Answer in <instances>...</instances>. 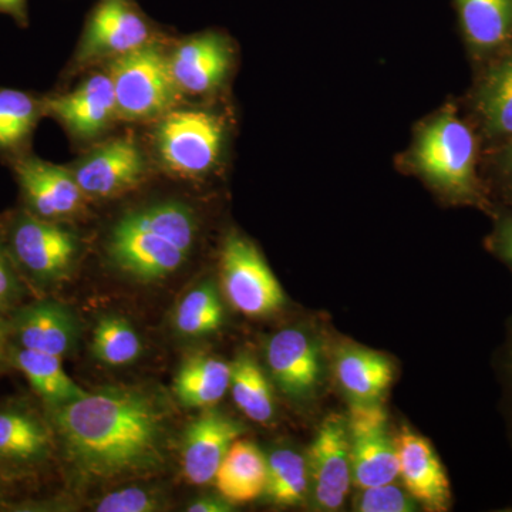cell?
Wrapping results in <instances>:
<instances>
[{
	"mask_svg": "<svg viewBox=\"0 0 512 512\" xmlns=\"http://www.w3.org/2000/svg\"><path fill=\"white\" fill-rule=\"evenodd\" d=\"M73 473L92 481L160 473L170 450V407L144 387H109L59 407H45Z\"/></svg>",
	"mask_w": 512,
	"mask_h": 512,
	"instance_id": "6da1fadb",
	"label": "cell"
},
{
	"mask_svg": "<svg viewBox=\"0 0 512 512\" xmlns=\"http://www.w3.org/2000/svg\"><path fill=\"white\" fill-rule=\"evenodd\" d=\"M197 234V218L188 205L157 202L117 221L107 241V254L131 278L158 281L187 262Z\"/></svg>",
	"mask_w": 512,
	"mask_h": 512,
	"instance_id": "7a4b0ae2",
	"label": "cell"
},
{
	"mask_svg": "<svg viewBox=\"0 0 512 512\" xmlns=\"http://www.w3.org/2000/svg\"><path fill=\"white\" fill-rule=\"evenodd\" d=\"M0 239L25 284L37 291H46L72 274L80 252L72 229L23 208L0 221Z\"/></svg>",
	"mask_w": 512,
	"mask_h": 512,
	"instance_id": "3957f363",
	"label": "cell"
},
{
	"mask_svg": "<svg viewBox=\"0 0 512 512\" xmlns=\"http://www.w3.org/2000/svg\"><path fill=\"white\" fill-rule=\"evenodd\" d=\"M109 76L116 94L117 117L144 121L163 117L177 100L170 56L157 42L111 60Z\"/></svg>",
	"mask_w": 512,
	"mask_h": 512,
	"instance_id": "277c9868",
	"label": "cell"
},
{
	"mask_svg": "<svg viewBox=\"0 0 512 512\" xmlns=\"http://www.w3.org/2000/svg\"><path fill=\"white\" fill-rule=\"evenodd\" d=\"M414 163L434 187L457 198L476 192V140L454 111H443L421 131Z\"/></svg>",
	"mask_w": 512,
	"mask_h": 512,
	"instance_id": "5b68a950",
	"label": "cell"
},
{
	"mask_svg": "<svg viewBox=\"0 0 512 512\" xmlns=\"http://www.w3.org/2000/svg\"><path fill=\"white\" fill-rule=\"evenodd\" d=\"M154 140L168 171L180 177H201L220 160L225 127L210 111H168L158 123Z\"/></svg>",
	"mask_w": 512,
	"mask_h": 512,
	"instance_id": "8992f818",
	"label": "cell"
},
{
	"mask_svg": "<svg viewBox=\"0 0 512 512\" xmlns=\"http://www.w3.org/2000/svg\"><path fill=\"white\" fill-rule=\"evenodd\" d=\"M221 281L228 302L251 318L274 315L285 305L284 289L264 256L239 235H232L225 242Z\"/></svg>",
	"mask_w": 512,
	"mask_h": 512,
	"instance_id": "52a82bcc",
	"label": "cell"
},
{
	"mask_svg": "<svg viewBox=\"0 0 512 512\" xmlns=\"http://www.w3.org/2000/svg\"><path fill=\"white\" fill-rule=\"evenodd\" d=\"M153 25L134 0H100L87 16L74 62L116 59L153 42Z\"/></svg>",
	"mask_w": 512,
	"mask_h": 512,
	"instance_id": "ba28073f",
	"label": "cell"
},
{
	"mask_svg": "<svg viewBox=\"0 0 512 512\" xmlns=\"http://www.w3.org/2000/svg\"><path fill=\"white\" fill-rule=\"evenodd\" d=\"M346 419L353 483L360 490L394 483L399 477L396 437L390 433L383 407L379 403L353 402Z\"/></svg>",
	"mask_w": 512,
	"mask_h": 512,
	"instance_id": "9c48e42d",
	"label": "cell"
},
{
	"mask_svg": "<svg viewBox=\"0 0 512 512\" xmlns=\"http://www.w3.org/2000/svg\"><path fill=\"white\" fill-rule=\"evenodd\" d=\"M23 210L42 220L62 222L79 214L86 204V194L77 184L72 170L40 160L32 154L10 163Z\"/></svg>",
	"mask_w": 512,
	"mask_h": 512,
	"instance_id": "30bf717a",
	"label": "cell"
},
{
	"mask_svg": "<svg viewBox=\"0 0 512 512\" xmlns=\"http://www.w3.org/2000/svg\"><path fill=\"white\" fill-rule=\"evenodd\" d=\"M56 448L46 412H37L26 400L0 406V464L10 473L28 476L45 466Z\"/></svg>",
	"mask_w": 512,
	"mask_h": 512,
	"instance_id": "8fae6325",
	"label": "cell"
},
{
	"mask_svg": "<svg viewBox=\"0 0 512 512\" xmlns=\"http://www.w3.org/2000/svg\"><path fill=\"white\" fill-rule=\"evenodd\" d=\"M308 468L316 507L340 510L353 483L346 417L333 413L322 421L309 451Z\"/></svg>",
	"mask_w": 512,
	"mask_h": 512,
	"instance_id": "7c38bea8",
	"label": "cell"
},
{
	"mask_svg": "<svg viewBox=\"0 0 512 512\" xmlns=\"http://www.w3.org/2000/svg\"><path fill=\"white\" fill-rule=\"evenodd\" d=\"M10 345L63 359L76 348L79 322L63 303L37 298L22 303L6 319Z\"/></svg>",
	"mask_w": 512,
	"mask_h": 512,
	"instance_id": "4fadbf2b",
	"label": "cell"
},
{
	"mask_svg": "<svg viewBox=\"0 0 512 512\" xmlns=\"http://www.w3.org/2000/svg\"><path fill=\"white\" fill-rule=\"evenodd\" d=\"M87 198H114L133 190L146 175V160L134 138H116L72 168Z\"/></svg>",
	"mask_w": 512,
	"mask_h": 512,
	"instance_id": "5bb4252c",
	"label": "cell"
},
{
	"mask_svg": "<svg viewBox=\"0 0 512 512\" xmlns=\"http://www.w3.org/2000/svg\"><path fill=\"white\" fill-rule=\"evenodd\" d=\"M52 117L73 137L90 140L103 134L117 117L116 94L109 74H94L72 92L43 99Z\"/></svg>",
	"mask_w": 512,
	"mask_h": 512,
	"instance_id": "9a60e30c",
	"label": "cell"
},
{
	"mask_svg": "<svg viewBox=\"0 0 512 512\" xmlns=\"http://www.w3.org/2000/svg\"><path fill=\"white\" fill-rule=\"evenodd\" d=\"M396 448L399 477L402 478L407 493L424 510H450L453 500L450 480L446 468L429 441L404 427L396 437Z\"/></svg>",
	"mask_w": 512,
	"mask_h": 512,
	"instance_id": "2e32d148",
	"label": "cell"
},
{
	"mask_svg": "<svg viewBox=\"0 0 512 512\" xmlns=\"http://www.w3.org/2000/svg\"><path fill=\"white\" fill-rule=\"evenodd\" d=\"M244 433V424L218 412L201 414L192 421L181 446L185 480L192 485L212 483L232 443Z\"/></svg>",
	"mask_w": 512,
	"mask_h": 512,
	"instance_id": "e0dca14e",
	"label": "cell"
},
{
	"mask_svg": "<svg viewBox=\"0 0 512 512\" xmlns=\"http://www.w3.org/2000/svg\"><path fill=\"white\" fill-rule=\"evenodd\" d=\"M266 365L276 386L292 399L315 392L322 360L315 340L301 329L279 330L266 345Z\"/></svg>",
	"mask_w": 512,
	"mask_h": 512,
	"instance_id": "ac0fdd59",
	"label": "cell"
},
{
	"mask_svg": "<svg viewBox=\"0 0 512 512\" xmlns=\"http://www.w3.org/2000/svg\"><path fill=\"white\" fill-rule=\"evenodd\" d=\"M232 64L227 37L205 32L184 40L170 56L171 73L180 92L201 96L224 83Z\"/></svg>",
	"mask_w": 512,
	"mask_h": 512,
	"instance_id": "d6986e66",
	"label": "cell"
},
{
	"mask_svg": "<svg viewBox=\"0 0 512 512\" xmlns=\"http://www.w3.org/2000/svg\"><path fill=\"white\" fill-rule=\"evenodd\" d=\"M336 377L357 403H379L394 379L389 357L363 346H342L336 355Z\"/></svg>",
	"mask_w": 512,
	"mask_h": 512,
	"instance_id": "ffe728a7",
	"label": "cell"
},
{
	"mask_svg": "<svg viewBox=\"0 0 512 512\" xmlns=\"http://www.w3.org/2000/svg\"><path fill=\"white\" fill-rule=\"evenodd\" d=\"M268 463L262 451L248 440H235L222 460L215 484L231 504H247L265 494Z\"/></svg>",
	"mask_w": 512,
	"mask_h": 512,
	"instance_id": "44dd1931",
	"label": "cell"
},
{
	"mask_svg": "<svg viewBox=\"0 0 512 512\" xmlns=\"http://www.w3.org/2000/svg\"><path fill=\"white\" fill-rule=\"evenodd\" d=\"M9 360L10 366L26 377L45 407L64 406L89 393L67 376L60 357L10 345Z\"/></svg>",
	"mask_w": 512,
	"mask_h": 512,
	"instance_id": "7402d4cb",
	"label": "cell"
},
{
	"mask_svg": "<svg viewBox=\"0 0 512 512\" xmlns=\"http://www.w3.org/2000/svg\"><path fill=\"white\" fill-rule=\"evenodd\" d=\"M231 386V365L220 357H188L174 379V394L188 409H202L220 403Z\"/></svg>",
	"mask_w": 512,
	"mask_h": 512,
	"instance_id": "603a6c76",
	"label": "cell"
},
{
	"mask_svg": "<svg viewBox=\"0 0 512 512\" xmlns=\"http://www.w3.org/2000/svg\"><path fill=\"white\" fill-rule=\"evenodd\" d=\"M45 101L22 90L0 87V156L9 163L26 156Z\"/></svg>",
	"mask_w": 512,
	"mask_h": 512,
	"instance_id": "cb8c5ba5",
	"label": "cell"
},
{
	"mask_svg": "<svg viewBox=\"0 0 512 512\" xmlns=\"http://www.w3.org/2000/svg\"><path fill=\"white\" fill-rule=\"evenodd\" d=\"M468 43L491 50L512 37V0H454Z\"/></svg>",
	"mask_w": 512,
	"mask_h": 512,
	"instance_id": "d4e9b609",
	"label": "cell"
},
{
	"mask_svg": "<svg viewBox=\"0 0 512 512\" xmlns=\"http://www.w3.org/2000/svg\"><path fill=\"white\" fill-rule=\"evenodd\" d=\"M232 399L248 419L269 423L275 417V394L264 370L251 355H239L231 363Z\"/></svg>",
	"mask_w": 512,
	"mask_h": 512,
	"instance_id": "484cf974",
	"label": "cell"
},
{
	"mask_svg": "<svg viewBox=\"0 0 512 512\" xmlns=\"http://www.w3.org/2000/svg\"><path fill=\"white\" fill-rule=\"evenodd\" d=\"M268 481L265 495L281 507H295L305 501L309 488V468L301 454L279 448L268 458Z\"/></svg>",
	"mask_w": 512,
	"mask_h": 512,
	"instance_id": "4316f807",
	"label": "cell"
},
{
	"mask_svg": "<svg viewBox=\"0 0 512 512\" xmlns=\"http://www.w3.org/2000/svg\"><path fill=\"white\" fill-rule=\"evenodd\" d=\"M224 308L217 289L210 282L192 288L174 312V326L187 338H202L221 328Z\"/></svg>",
	"mask_w": 512,
	"mask_h": 512,
	"instance_id": "83f0119b",
	"label": "cell"
},
{
	"mask_svg": "<svg viewBox=\"0 0 512 512\" xmlns=\"http://www.w3.org/2000/svg\"><path fill=\"white\" fill-rule=\"evenodd\" d=\"M478 110L491 133L512 136V53L484 80Z\"/></svg>",
	"mask_w": 512,
	"mask_h": 512,
	"instance_id": "f1b7e54d",
	"label": "cell"
},
{
	"mask_svg": "<svg viewBox=\"0 0 512 512\" xmlns=\"http://www.w3.org/2000/svg\"><path fill=\"white\" fill-rule=\"evenodd\" d=\"M143 350L140 335L120 316H103L93 332L92 352L107 366H127L136 362Z\"/></svg>",
	"mask_w": 512,
	"mask_h": 512,
	"instance_id": "f546056e",
	"label": "cell"
},
{
	"mask_svg": "<svg viewBox=\"0 0 512 512\" xmlns=\"http://www.w3.org/2000/svg\"><path fill=\"white\" fill-rule=\"evenodd\" d=\"M416 500L407 493L406 488L394 483L362 488L356 501V510L360 512H410L416 511Z\"/></svg>",
	"mask_w": 512,
	"mask_h": 512,
	"instance_id": "4dcf8cb0",
	"label": "cell"
},
{
	"mask_svg": "<svg viewBox=\"0 0 512 512\" xmlns=\"http://www.w3.org/2000/svg\"><path fill=\"white\" fill-rule=\"evenodd\" d=\"M97 512H153L161 510L157 494L144 488L128 487L113 491L97 503Z\"/></svg>",
	"mask_w": 512,
	"mask_h": 512,
	"instance_id": "1f68e13d",
	"label": "cell"
},
{
	"mask_svg": "<svg viewBox=\"0 0 512 512\" xmlns=\"http://www.w3.org/2000/svg\"><path fill=\"white\" fill-rule=\"evenodd\" d=\"M26 286L0 239V319H8L22 305Z\"/></svg>",
	"mask_w": 512,
	"mask_h": 512,
	"instance_id": "d6a6232c",
	"label": "cell"
},
{
	"mask_svg": "<svg viewBox=\"0 0 512 512\" xmlns=\"http://www.w3.org/2000/svg\"><path fill=\"white\" fill-rule=\"evenodd\" d=\"M494 249L512 271V215L501 220L493 239Z\"/></svg>",
	"mask_w": 512,
	"mask_h": 512,
	"instance_id": "836d02e7",
	"label": "cell"
},
{
	"mask_svg": "<svg viewBox=\"0 0 512 512\" xmlns=\"http://www.w3.org/2000/svg\"><path fill=\"white\" fill-rule=\"evenodd\" d=\"M0 15L10 16L20 28L29 25L28 0H0Z\"/></svg>",
	"mask_w": 512,
	"mask_h": 512,
	"instance_id": "e575fe53",
	"label": "cell"
},
{
	"mask_svg": "<svg viewBox=\"0 0 512 512\" xmlns=\"http://www.w3.org/2000/svg\"><path fill=\"white\" fill-rule=\"evenodd\" d=\"M231 503L222 498L202 497L192 501L188 505V512H229L232 511Z\"/></svg>",
	"mask_w": 512,
	"mask_h": 512,
	"instance_id": "d590c367",
	"label": "cell"
},
{
	"mask_svg": "<svg viewBox=\"0 0 512 512\" xmlns=\"http://www.w3.org/2000/svg\"><path fill=\"white\" fill-rule=\"evenodd\" d=\"M10 339L6 320L0 319V372L10 366Z\"/></svg>",
	"mask_w": 512,
	"mask_h": 512,
	"instance_id": "8d00e7d4",
	"label": "cell"
},
{
	"mask_svg": "<svg viewBox=\"0 0 512 512\" xmlns=\"http://www.w3.org/2000/svg\"><path fill=\"white\" fill-rule=\"evenodd\" d=\"M505 382H507L508 394H510V406L512 414V326L510 340H508L507 350L504 356Z\"/></svg>",
	"mask_w": 512,
	"mask_h": 512,
	"instance_id": "74e56055",
	"label": "cell"
},
{
	"mask_svg": "<svg viewBox=\"0 0 512 512\" xmlns=\"http://www.w3.org/2000/svg\"><path fill=\"white\" fill-rule=\"evenodd\" d=\"M16 480H19V477L15 476L13 473H10L8 468L3 467L2 464H0V497L5 494V491L8 490L9 485Z\"/></svg>",
	"mask_w": 512,
	"mask_h": 512,
	"instance_id": "f35d334b",
	"label": "cell"
},
{
	"mask_svg": "<svg viewBox=\"0 0 512 512\" xmlns=\"http://www.w3.org/2000/svg\"><path fill=\"white\" fill-rule=\"evenodd\" d=\"M507 170H508V174H510L511 183H512V147L510 148V151H508Z\"/></svg>",
	"mask_w": 512,
	"mask_h": 512,
	"instance_id": "ab89813d",
	"label": "cell"
}]
</instances>
